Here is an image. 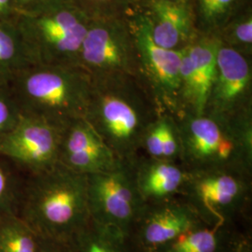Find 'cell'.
Here are the masks:
<instances>
[{"label": "cell", "mask_w": 252, "mask_h": 252, "mask_svg": "<svg viewBox=\"0 0 252 252\" xmlns=\"http://www.w3.org/2000/svg\"><path fill=\"white\" fill-rule=\"evenodd\" d=\"M18 215L38 237L68 243L91 220L87 176L60 163L28 175Z\"/></svg>", "instance_id": "obj_1"}, {"label": "cell", "mask_w": 252, "mask_h": 252, "mask_svg": "<svg viewBox=\"0 0 252 252\" xmlns=\"http://www.w3.org/2000/svg\"><path fill=\"white\" fill-rule=\"evenodd\" d=\"M160 114L140 79L93 81L85 119L122 161H133L138 156L146 130Z\"/></svg>", "instance_id": "obj_2"}, {"label": "cell", "mask_w": 252, "mask_h": 252, "mask_svg": "<svg viewBox=\"0 0 252 252\" xmlns=\"http://www.w3.org/2000/svg\"><path fill=\"white\" fill-rule=\"evenodd\" d=\"M180 163L188 171L232 169L252 175V113L220 118L180 112Z\"/></svg>", "instance_id": "obj_3"}, {"label": "cell", "mask_w": 252, "mask_h": 252, "mask_svg": "<svg viewBox=\"0 0 252 252\" xmlns=\"http://www.w3.org/2000/svg\"><path fill=\"white\" fill-rule=\"evenodd\" d=\"M23 114L63 129L85 118L93 80L79 65L32 64L9 84Z\"/></svg>", "instance_id": "obj_4"}, {"label": "cell", "mask_w": 252, "mask_h": 252, "mask_svg": "<svg viewBox=\"0 0 252 252\" xmlns=\"http://www.w3.org/2000/svg\"><path fill=\"white\" fill-rule=\"evenodd\" d=\"M91 19L72 0H44L14 23L32 64L78 65Z\"/></svg>", "instance_id": "obj_5"}, {"label": "cell", "mask_w": 252, "mask_h": 252, "mask_svg": "<svg viewBox=\"0 0 252 252\" xmlns=\"http://www.w3.org/2000/svg\"><path fill=\"white\" fill-rule=\"evenodd\" d=\"M78 65L93 81L116 78L142 80L129 18L91 20Z\"/></svg>", "instance_id": "obj_6"}, {"label": "cell", "mask_w": 252, "mask_h": 252, "mask_svg": "<svg viewBox=\"0 0 252 252\" xmlns=\"http://www.w3.org/2000/svg\"><path fill=\"white\" fill-rule=\"evenodd\" d=\"M251 191V174L215 168L188 171L180 197L204 223L232 225L248 205Z\"/></svg>", "instance_id": "obj_7"}, {"label": "cell", "mask_w": 252, "mask_h": 252, "mask_svg": "<svg viewBox=\"0 0 252 252\" xmlns=\"http://www.w3.org/2000/svg\"><path fill=\"white\" fill-rule=\"evenodd\" d=\"M91 220L129 236L145 203L135 186L133 161L87 176Z\"/></svg>", "instance_id": "obj_8"}, {"label": "cell", "mask_w": 252, "mask_h": 252, "mask_svg": "<svg viewBox=\"0 0 252 252\" xmlns=\"http://www.w3.org/2000/svg\"><path fill=\"white\" fill-rule=\"evenodd\" d=\"M142 80L161 113L176 115L180 108V64L182 50L156 44L142 11L129 18Z\"/></svg>", "instance_id": "obj_9"}, {"label": "cell", "mask_w": 252, "mask_h": 252, "mask_svg": "<svg viewBox=\"0 0 252 252\" xmlns=\"http://www.w3.org/2000/svg\"><path fill=\"white\" fill-rule=\"evenodd\" d=\"M252 89L251 56L220 43L205 113L227 119L252 113Z\"/></svg>", "instance_id": "obj_10"}, {"label": "cell", "mask_w": 252, "mask_h": 252, "mask_svg": "<svg viewBox=\"0 0 252 252\" xmlns=\"http://www.w3.org/2000/svg\"><path fill=\"white\" fill-rule=\"evenodd\" d=\"M61 131L40 118L22 113L0 145V156L28 175L49 170L58 164Z\"/></svg>", "instance_id": "obj_11"}, {"label": "cell", "mask_w": 252, "mask_h": 252, "mask_svg": "<svg viewBox=\"0 0 252 252\" xmlns=\"http://www.w3.org/2000/svg\"><path fill=\"white\" fill-rule=\"evenodd\" d=\"M204 223L181 197L145 204L129 235L137 252H155L189 229Z\"/></svg>", "instance_id": "obj_12"}, {"label": "cell", "mask_w": 252, "mask_h": 252, "mask_svg": "<svg viewBox=\"0 0 252 252\" xmlns=\"http://www.w3.org/2000/svg\"><path fill=\"white\" fill-rule=\"evenodd\" d=\"M220 45L214 34H202L182 49L180 64V112L204 114L217 67Z\"/></svg>", "instance_id": "obj_13"}, {"label": "cell", "mask_w": 252, "mask_h": 252, "mask_svg": "<svg viewBox=\"0 0 252 252\" xmlns=\"http://www.w3.org/2000/svg\"><path fill=\"white\" fill-rule=\"evenodd\" d=\"M121 162L85 118L62 129L58 163L64 167L88 176L110 170Z\"/></svg>", "instance_id": "obj_14"}, {"label": "cell", "mask_w": 252, "mask_h": 252, "mask_svg": "<svg viewBox=\"0 0 252 252\" xmlns=\"http://www.w3.org/2000/svg\"><path fill=\"white\" fill-rule=\"evenodd\" d=\"M141 11L154 42L164 49L180 51L199 34L189 1L150 0Z\"/></svg>", "instance_id": "obj_15"}, {"label": "cell", "mask_w": 252, "mask_h": 252, "mask_svg": "<svg viewBox=\"0 0 252 252\" xmlns=\"http://www.w3.org/2000/svg\"><path fill=\"white\" fill-rule=\"evenodd\" d=\"M135 186L145 204L180 197L188 171L180 162L140 155L133 160Z\"/></svg>", "instance_id": "obj_16"}, {"label": "cell", "mask_w": 252, "mask_h": 252, "mask_svg": "<svg viewBox=\"0 0 252 252\" xmlns=\"http://www.w3.org/2000/svg\"><path fill=\"white\" fill-rule=\"evenodd\" d=\"M238 238L231 225L202 223L155 252H233Z\"/></svg>", "instance_id": "obj_17"}, {"label": "cell", "mask_w": 252, "mask_h": 252, "mask_svg": "<svg viewBox=\"0 0 252 252\" xmlns=\"http://www.w3.org/2000/svg\"><path fill=\"white\" fill-rule=\"evenodd\" d=\"M68 244L72 252H137L129 236L93 220Z\"/></svg>", "instance_id": "obj_18"}, {"label": "cell", "mask_w": 252, "mask_h": 252, "mask_svg": "<svg viewBox=\"0 0 252 252\" xmlns=\"http://www.w3.org/2000/svg\"><path fill=\"white\" fill-rule=\"evenodd\" d=\"M30 65L32 63L14 19L0 21V85H9Z\"/></svg>", "instance_id": "obj_19"}, {"label": "cell", "mask_w": 252, "mask_h": 252, "mask_svg": "<svg viewBox=\"0 0 252 252\" xmlns=\"http://www.w3.org/2000/svg\"><path fill=\"white\" fill-rule=\"evenodd\" d=\"M199 33L216 34L251 0H189Z\"/></svg>", "instance_id": "obj_20"}, {"label": "cell", "mask_w": 252, "mask_h": 252, "mask_svg": "<svg viewBox=\"0 0 252 252\" xmlns=\"http://www.w3.org/2000/svg\"><path fill=\"white\" fill-rule=\"evenodd\" d=\"M39 237L18 214L0 220V252H38Z\"/></svg>", "instance_id": "obj_21"}, {"label": "cell", "mask_w": 252, "mask_h": 252, "mask_svg": "<svg viewBox=\"0 0 252 252\" xmlns=\"http://www.w3.org/2000/svg\"><path fill=\"white\" fill-rule=\"evenodd\" d=\"M214 35L222 45L230 47L245 55L252 56V3L234 14Z\"/></svg>", "instance_id": "obj_22"}, {"label": "cell", "mask_w": 252, "mask_h": 252, "mask_svg": "<svg viewBox=\"0 0 252 252\" xmlns=\"http://www.w3.org/2000/svg\"><path fill=\"white\" fill-rule=\"evenodd\" d=\"M91 19L130 18L141 11L142 0H72Z\"/></svg>", "instance_id": "obj_23"}, {"label": "cell", "mask_w": 252, "mask_h": 252, "mask_svg": "<svg viewBox=\"0 0 252 252\" xmlns=\"http://www.w3.org/2000/svg\"><path fill=\"white\" fill-rule=\"evenodd\" d=\"M23 185L10 162L0 156V220L18 214Z\"/></svg>", "instance_id": "obj_24"}, {"label": "cell", "mask_w": 252, "mask_h": 252, "mask_svg": "<svg viewBox=\"0 0 252 252\" xmlns=\"http://www.w3.org/2000/svg\"><path fill=\"white\" fill-rule=\"evenodd\" d=\"M22 115L9 85H0V145L18 123Z\"/></svg>", "instance_id": "obj_25"}, {"label": "cell", "mask_w": 252, "mask_h": 252, "mask_svg": "<svg viewBox=\"0 0 252 252\" xmlns=\"http://www.w3.org/2000/svg\"><path fill=\"white\" fill-rule=\"evenodd\" d=\"M38 252H72L69 244L39 237Z\"/></svg>", "instance_id": "obj_26"}, {"label": "cell", "mask_w": 252, "mask_h": 252, "mask_svg": "<svg viewBox=\"0 0 252 252\" xmlns=\"http://www.w3.org/2000/svg\"><path fill=\"white\" fill-rule=\"evenodd\" d=\"M13 0H0V21H10L16 16Z\"/></svg>", "instance_id": "obj_27"}, {"label": "cell", "mask_w": 252, "mask_h": 252, "mask_svg": "<svg viewBox=\"0 0 252 252\" xmlns=\"http://www.w3.org/2000/svg\"><path fill=\"white\" fill-rule=\"evenodd\" d=\"M13 1H14V7H15L16 13H18L35 7L44 0H13Z\"/></svg>", "instance_id": "obj_28"}, {"label": "cell", "mask_w": 252, "mask_h": 252, "mask_svg": "<svg viewBox=\"0 0 252 252\" xmlns=\"http://www.w3.org/2000/svg\"><path fill=\"white\" fill-rule=\"evenodd\" d=\"M233 252H252V242L248 238L239 237L235 243Z\"/></svg>", "instance_id": "obj_29"}, {"label": "cell", "mask_w": 252, "mask_h": 252, "mask_svg": "<svg viewBox=\"0 0 252 252\" xmlns=\"http://www.w3.org/2000/svg\"><path fill=\"white\" fill-rule=\"evenodd\" d=\"M148 1H150V0H142V7H143V5H144L146 2H148ZM172 1H189V0H172ZM142 9V8H141Z\"/></svg>", "instance_id": "obj_30"}]
</instances>
